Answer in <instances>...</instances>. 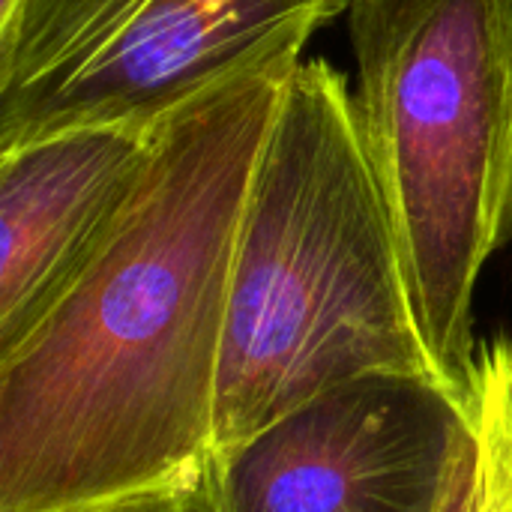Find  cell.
Listing matches in <instances>:
<instances>
[{
    "mask_svg": "<svg viewBox=\"0 0 512 512\" xmlns=\"http://www.w3.org/2000/svg\"><path fill=\"white\" fill-rule=\"evenodd\" d=\"M381 372L444 378L357 96L327 60H303L285 81L240 225L216 450L324 390Z\"/></svg>",
    "mask_w": 512,
    "mask_h": 512,
    "instance_id": "cell-2",
    "label": "cell"
},
{
    "mask_svg": "<svg viewBox=\"0 0 512 512\" xmlns=\"http://www.w3.org/2000/svg\"><path fill=\"white\" fill-rule=\"evenodd\" d=\"M477 435L438 375H366L210 456L216 512H459Z\"/></svg>",
    "mask_w": 512,
    "mask_h": 512,
    "instance_id": "cell-5",
    "label": "cell"
},
{
    "mask_svg": "<svg viewBox=\"0 0 512 512\" xmlns=\"http://www.w3.org/2000/svg\"><path fill=\"white\" fill-rule=\"evenodd\" d=\"M18 6V0H0V21L12 15V9Z\"/></svg>",
    "mask_w": 512,
    "mask_h": 512,
    "instance_id": "cell-8",
    "label": "cell"
},
{
    "mask_svg": "<svg viewBox=\"0 0 512 512\" xmlns=\"http://www.w3.org/2000/svg\"><path fill=\"white\" fill-rule=\"evenodd\" d=\"M351 0H18L0 21V150L162 126L204 93L294 69Z\"/></svg>",
    "mask_w": 512,
    "mask_h": 512,
    "instance_id": "cell-4",
    "label": "cell"
},
{
    "mask_svg": "<svg viewBox=\"0 0 512 512\" xmlns=\"http://www.w3.org/2000/svg\"><path fill=\"white\" fill-rule=\"evenodd\" d=\"M294 69L171 114L78 273L0 354V512H75L207 471L240 225Z\"/></svg>",
    "mask_w": 512,
    "mask_h": 512,
    "instance_id": "cell-1",
    "label": "cell"
},
{
    "mask_svg": "<svg viewBox=\"0 0 512 512\" xmlns=\"http://www.w3.org/2000/svg\"><path fill=\"white\" fill-rule=\"evenodd\" d=\"M75 512H216V501H213L210 477L204 471L198 477L141 489Z\"/></svg>",
    "mask_w": 512,
    "mask_h": 512,
    "instance_id": "cell-7",
    "label": "cell"
},
{
    "mask_svg": "<svg viewBox=\"0 0 512 512\" xmlns=\"http://www.w3.org/2000/svg\"><path fill=\"white\" fill-rule=\"evenodd\" d=\"M162 126H81L0 150V354L78 273Z\"/></svg>",
    "mask_w": 512,
    "mask_h": 512,
    "instance_id": "cell-6",
    "label": "cell"
},
{
    "mask_svg": "<svg viewBox=\"0 0 512 512\" xmlns=\"http://www.w3.org/2000/svg\"><path fill=\"white\" fill-rule=\"evenodd\" d=\"M348 36L423 336L471 396L474 294L512 237V0H351Z\"/></svg>",
    "mask_w": 512,
    "mask_h": 512,
    "instance_id": "cell-3",
    "label": "cell"
}]
</instances>
